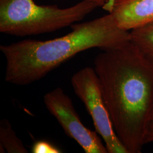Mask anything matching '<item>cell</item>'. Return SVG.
<instances>
[{"instance_id":"obj_12","label":"cell","mask_w":153,"mask_h":153,"mask_svg":"<svg viewBox=\"0 0 153 153\" xmlns=\"http://www.w3.org/2000/svg\"><path fill=\"white\" fill-rule=\"evenodd\" d=\"M113 1H114V0H111V1H109V2H108L103 6V9H104L105 10H106L107 11H109L110 9H111V5H112V4Z\"/></svg>"},{"instance_id":"obj_10","label":"cell","mask_w":153,"mask_h":153,"mask_svg":"<svg viewBox=\"0 0 153 153\" xmlns=\"http://www.w3.org/2000/svg\"><path fill=\"white\" fill-rule=\"evenodd\" d=\"M145 144L148 143H153V103L148 119L145 133Z\"/></svg>"},{"instance_id":"obj_2","label":"cell","mask_w":153,"mask_h":153,"mask_svg":"<svg viewBox=\"0 0 153 153\" xmlns=\"http://www.w3.org/2000/svg\"><path fill=\"white\" fill-rule=\"evenodd\" d=\"M71 27V33L52 40L26 39L1 45L0 50L6 62V81L27 85L43 78L81 52L93 48L113 49L131 41L130 31L121 29L111 13L73 24Z\"/></svg>"},{"instance_id":"obj_5","label":"cell","mask_w":153,"mask_h":153,"mask_svg":"<svg viewBox=\"0 0 153 153\" xmlns=\"http://www.w3.org/2000/svg\"><path fill=\"white\" fill-rule=\"evenodd\" d=\"M44 104L62 128L66 134L75 140L86 153H108L97 132L83 124L71 98L60 88L44 96Z\"/></svg>"},{"instance_id":"obj_4","label":"cell","mask_w":153,"mask_h":153,"mask_svg":"<svg viewBox=\"0 0 153 153\" xmlns=\"http://www.w3.org/2000/svg\"><path fill=\"white\" fill-rule=\"evenodd\" d=\"M74 93L84 103L91 116L96 131L102 137L108 153H128L117 136L94 69L86 67L71 78Z\"/></svg>"},{"instance_id":"obj_7","label":"cell","mask_w":153,"mask_h":153,"mask_svg":"<svg viewBox=\"0 0 153 153\" xmlns=\"http://www.w3.org/2000/svg\"><path fill=\"white\" fill-rule=\"evenodd\" d=\"M131 42L153 64V22L130 31Z\"/></svg>"},{"instance_id":"obj_11","label":"cell","mask_w":153,"mask_h":153,"mask_svg":"<svg viewBox=\"0 0 153 153\" xmlns=\"http://www.w3.org/2000/svg\"><path fill=\"white\" fill-rule=\"evenodd\" d=\"M95 3L98 6H104L110 0H86Z\"/></svg>"},{"instance_id":"obj_9","label":"cell","mask_w":153,"mask_h":153,"mask_svg":"<svg viewBox=\"0 0 153 153\" xmlns=\"http://www.w3.org/2000/svg\"><path fill=\"white\" fill-rule=\"evenodd\" d=\"M33 153H59L61 152L58 148L45 141L35 142L32 148Z\"/></svg>"},{"instance_id":"obj_8","label":"cell","mask_w":153,"mask_h":153,"mask_svg":"<svg viewBox=\"0 0 153 153\" xmlns=\"http://www.w3.org/2000/svg\"><path fill=\"white\" fill-rule=\"evenodd\" d=\"M27 153L22 141L17 137L11 124L6 119L0 121V152Z\"/></svg>"},{"instance_id":"obj_3","label":"cell","mask_w":153,"mask_h":153,"mask_svg":"<svg viewBox=\"0 0 153 153\" xmlns=\"http://www.w3.org/2000/svg\"><path fill=\"white\" fill-rule=\"evenodd\" d=\"M98 6L86 0L64 9L33 0H0V32L16 36L54 32L81 21Z\"/></svg>"},{"instance_id":"obj_6","label":"cell","mask_w":153,"mask_h":153,"mask_svg":"<svg viewBox=\"0 0 153 153\" xmlns=\"http://www.w3.org/2000/svg\"><path fill=\"white\" fill-rule=\"evenodd\" d=\"M109 13L121 29L130 31L153 22V0H114Z\"/></svg>"},{"instance_id":"obj_1","label":"cell","mask_w":153,"mask_h":153,"mask_svg":"<svg viewBox=\"0 0 153 153\" xmlns=\"http://www.w3.org/2000/svg\"><path fill=\"white\" fill-rule=\"evenodd\" d=\"M94 66L117 136L128 153H141L153 103V64L130 41L103 51Z\"/></svg>"}]
</instances>
